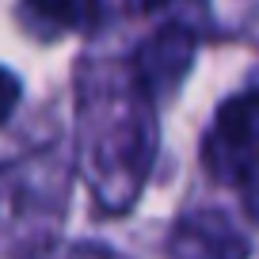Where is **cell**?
<instances>
[{
	"label": "cell",
	"instance_id": "cell-6",
	"mask_svg": "<svg viewBox=\"0 0 259 259\" xmlns=\"http://www.w3.org/2000/svg\"><path fill=\"white\" fill-rule=\"evenodd\" d=\"M126 4H130L134 12H149V8H160L164 0H126Z\"/></svg>",
	"mask_w": 259,
	"mask_h": 259
},
{
	"label": "cell",
	"instance_id": "cell-5",
	"mask_svg": "<svg viewBox=\"0 0 259 259\" xmlns=\"http://www.w3.org/2000/svg\"><path fill=\"white\" fill-rule=\"evenodd\" d=\"M31 4L50 19H73L76 16V0H31Z\"/></svg>",
	"mask_w": 259,
	"mask_h": 259
},
{
	"label": "cell",
	"instance_id": "cell-1",
	"mask_svg": "<svg viewBox=\"0 0 259 259\" xmlns=\"http://www.w3.org/2000/svg\"><path fill=\"white\" fill-rule=\"evenodd\" d=\"M202 164L218 183H251L259 176V92L229 96L202 138Z\"/></svg>",
	"mask_w": 259,
	"mask_h": 259
},
{
	"label": "cell",
	"instance_id": "cell-4",
	"mask_svg": "<svg viewBox=\"0 0 259 259\" xmlns=\"http://www.w3.org/2000/svg\"><path fill=\"white\" fill-rule=\"evenodd\" d=\"M16 103H19V80L8 69H0V126L8 122V114L16 111Z\"/></svg>",
	"mask_w": 259,
	"mask_h": 259
},
{
	"label": "cell",
	"instance_id": "cell-2",
	"mask_svg": "<svg viewBox=\"0 0 259 259\" xmlns=\"http://www.w3.org/2000/svg\"><path fill=\"white\" fill-rule=\"evenodd\" d=\"M194 38L191 27L168 23L156 34H149L134 54V80L145 96H171L194 65Z\"/></svg>",
	"mask_w": 259,
	"mask_h": 259
},
{
	"label": "cell",
	"instance_id": "cell-3",
	"mask_svg": "<svg viewBox=\"0 0 259 259\" xmlns=\"http://www.w3.org/2000/svg\"><path fill=\"white\" fill-rule=\"evenodd\" d=\"M168 259H248V240L221 210L202 206L176 221Z\"/></svg>",
	"mask_w": 259,
	"mask_h": 259
}]
</instances>
